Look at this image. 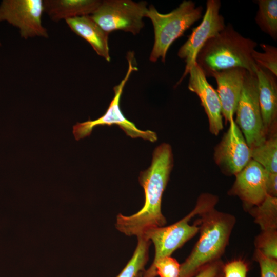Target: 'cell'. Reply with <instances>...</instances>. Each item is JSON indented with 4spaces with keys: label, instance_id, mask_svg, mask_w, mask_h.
I'll return each instance as SVG.
<instances>
[{
    "label": "cell",
    "instance_id": "cell-12",
    "mask_svg": "<svg viewBox=\"0 0 277 277\" xmlns=\"http://www.w3.org/2000/svg\"><path fill=\"white\" fill-rule=\"evenodd\" d=\"M267 174V170L251 159L234 175L235 180L228 194L238 196L246 209L260 205L267 195L266 187Z\"/></svg>",
    "mask_w": 277,
    "mask_h": 277
},
{
    "label": "cell",
    "instance_id": "cell-11",
    "mask_svg": "<svg viewBox=\"0 0 277 277\" xmlns=\"http://www.w3.org/2000/svg\"><path fill=\"white\" fill-rule=\"evenodd\" d=\"M220 143L215 147L213 159L221 172L235 175L251 160V150L234 119Z\"/></svg>",
    "mask_w": 277,
    "mask_h": 277
},
{
    "label": "cell",
    "instance_id": "cell-13",
    "mask_svg": "<svg viewBox=\"0 0 277 277\" xmlns=\"http://www.w3.org/2000/svg\"><path fill=\"white\" fill-rule=\"evenodd\" d=\"M188 89L199 97L207 116L210 132L217 136L223 129L222 107L218 94L208 83L203 71L195 62L189 74Z\"/></svg>",
    "mask_w": 277,
    "mask_h": 277
},
{
    "label": "cell",
    "instance_id": "cell-14",
    "mask_svg": "<svg viewBox=\"0 0 277 277\" xmlns=\"http://www.w3.org/2000/svg\"><path fill=\"white\" fill-rule=\"evenodd\" d=\"M247 71L244 68L235 67L214 72L210 76L216 82V91L226 124L234 119Z\"/></svg>",
    "mask_w": 277,
    "mask_h": 277
},
{
    "label": "cell",
    "instance_id": "cell-16",
    "mask_svg": "<svg viewBox=\"0 0 277 277\" xmlns=\"http://www.w3.org/2000/svg\"><path fill=\"white\" fill-rule=\"evenodd\" d=\"M70 29L86 40L99 56L111 60L108 46L109 33L103 30L90 15L65 20Z\"/></svg>",
    "mask_w": 277,
    "mask_h": 277
},
{
    "label": "cell",
    "instance_id": "cell-6",
    "mask_svg": "<svg viewBox=\"0 0 277 277\" xmlns=\"http://www.w3.org/2000/svg\"><path fill=\"white\" fill-rule=\"evenodd\" d=\"M128 68L124 78L118 85L113 88L114 95L105 113L95 120H89L83 123H77L73 127V134L76 140L89 136L93 129L99 126H111L116 125L122 129L127 136L132 138L141 137L151 142H155L157 140L156 133L153 131L142 130L138 129L135 125L129 121L121 111L120 103L124 88L130 76L133 71L137 70V68L133 64V54L129 52L127 55Z\"/></svg>",
    "mask_w": 277,
    "mask_h": 277
},
{
    "label": "cell",
    "instance_id": "cell-5",
    "mask_svg": "<svg viewBox=\"0 0 277 277\" xmlns=\"http://www.w3.org/2000/svg\"><path fill=\"white\" fill-rule=\"evenodd\" d=\"M219 201L217 195L203 193L198 197L195 206L187 215L177 222L167 226L152 228L143 236L152 242L154 246L153 266L160 259L171 256L174 251L199 232V227L194 223L189 224L190 220L205 210L215 206Z\"/></svg>",
    "mask_w": 277,
    "mask_h": 277
},
{
    "label": "cell",
    "instance_id": "cell-9",
    "mask_svg": "<svg viewBox=\"0 0 277 277\" xmlns=\"http://www.w3.org/2000/svg\"><path fill=\"white\" fill-rule=\"evenodd\" d=\"M205 13L200 24L192 29L187 40L179 49L177 55L185 63L184 72L176 84L178 85L189 74L196 62L198 53L205 44L218 35L226 27L224 17L220 14L221 2L219 0H208Z\"/></svg>",
    "mask_w": 277,
    "mask_h": 277
},
{
    "label": "cell",
    "instance_id": "cell-22",
    "mask_svg": "<svg viewBox=\"0 0 277 277\" xmlns=\"http://www.w3.org/2000/svg\"><path fill=\"white\" fill-rule=\"evenodd\" d=\"M143 277H179L180 264L171 256L159 260L154 265L150 266L141 272Z\"/></svg>",
    "mask_w": 277,
    "mask_h": 277
},
{
    "label": "cell",
    "instance_id": "cell-24",
    "mask_svg": "<svg viewBox=\"0 0 277 277\" xmlns=\"http://www.w3.org/2000/svg\"><path fill=\"white\" fill-rule=\"evenodd\" d=\"M264 51L259 52L254 50L252 57L257 66L265 68L277 76V48L264 43L260 44Z\"/></svg>",
    "mask_w": 277,
    "mask_h": 277
},
{
    "label": "cell",
    "instance_id": "cell-25",
    "mask_svg": "<svg viewBox=\"0 0 277 277\" xmlns=\"http://www.w3.org/2000/svg\"><path fill=\"white\" fill-rule=\"evenodd\" d=\"M254 255L260 266L261 277H277L276 259L268 258L257 250Z\"/></svg>",
    "mask_w": 277,
    "mask_h": 277
},
{
    "label": "cell",
    "instance_id": "cell-28",
    "mask_svg": "<svg viewBox=\"0 0 277 277\" xmlns=\"http://www.w3.org/2000/svg\"><path fill=\"white\" fill-rule=\"evenodd\" d=\"M266 187L267 195L277 197V173L268 172Z\"/></svg>",
    "mask_w": 277,
    "mask_h": 277
},
{
    "label": "cell",
    "instance_id": "cell-18",
    "mask_svg": "<svg viewBox=\"0 0 277 277\" xmlns=\"http://www.w3.org/2000/svg\"><path fill=\"white\" fill-rule=\"evenodd\" d=\"M250 150L251 159L268 172L277 173V134L267 137Z\"/></svg>",
    "mask_w": 277,
    "mask_h": 277
},
{
    "label": "cell",
    "instance_id": "cell-15",
    "mask_svg": "<svg viewBox=\"0 0 277 277\" xmlns=\"http://www.w3.org/2000/svg\"><path fill=\"white\" fill-rule=\"evenodd\" d=\"M259 100L263 125L267 137L277 134L276 76L268 70L257 66Z\"/></svg>",
    "mask_w": 277,
    "mask_h": 277
},
{
    "label": "cell",
    "instance_id": "cell-1",
    "mask_svg": "<svg viewBox=\"0 0 277 277\" xmlns=\"http://www.w3.org/2000/svg\"><path fill=\"white\" fill-rule=\"evenodd\" d=\"M171 146L163 143L155 148L150 166L138 177L145 193L143 207L129 216L117 214L115 226L127 236H143L149 229L164 226L167 221L161 210L162 199L173 167Z\"/></svg>",
    "mask_w": 277,
    "mask_h": 277
},
{
    "label": "cell",
    "instance_id": "cell-23",
    "mask_svg": "<svg viewBox=\"0 0 277 277\" xmlns=\"http://www.w3.org/2000/svg\"><path fill=\"white\" fill-rule=\"evenodd\" d=\"M254 244L255 250L268 258L277 259V229L261 230Z\"/></svg>",
    "mask_w": 277,
    "mask_h": 277
},
{
    "label": "cell",
    "instance_id": "cell-4",
    "mask_svg": "<svg viewBox=\"0 0 277 277\" xmlns=\"http://www.w3.org/2000/svg\"><path fill=\"white\" fill-rule=\"evenodd\" d=\"M203 10L202 6H196L191 0L183 1L176 8L166 14L160 13L150 5L145 13V17L152 22L154 29V41L149 60L155 62L161 58L165 63L171 45L202 17Z\"/></svg>",
    "mask_w": 277,
    "mask_h": 277
},
{
    "label": "cell",
    "instance_id": "cell-21",
    "mask_svg": "<svg viewBox=\"0 0 277 277\" xmlns=\"http://www.w3.org/2000/svg\"><path fill=\"white\" fill-rule=\"evenodd\" d=\"M137 239V245L132 257L116 277H136L145 270L149 260V248L151 242L144 236H138Z\"/></svg>",
    "mask_w": 277,
    "mask_h": 277
},
{
    "label": "cell",
    "instance_id": "cell-29",
    "mask_svg": "<svg viewBox=\"0 0 277 277\" xmlns=\"http://www.w3.org/2000/svg\"><path fill=\"white\" fill-rule=\"evenodd\" d=\"M1 45H2V44H1V41H0V46H1Z\"/></svg>",
    "mask_w": 277,
    "mask_h": 277
},
{
    "label": "cell",
    "instance_id": "cell-8",
    "mask_svg": "<svg viewBox=\"0 0 277 277\" xmlns=\"http://www.w3.org/2000/svg\"><path fill=\"white\" fill-rule=\"evenodd\" d=\"M235 113L234 121L250 149L266 140L255 72H247Z\"/></svg>",
    "mask_w": 277,
    "mask_h": 277
},
{
    "label": "cell",
    "instance_id": "cell-7",
    "mask_svg": "<svg viewBox=\"0 0 277 277\" xmlns=\"http://www.w3.org/2000/svg\"><path fill=\"white\" fill-rule=\"evenodd\" d=\"M147 3L131 0H105L91 18L105 32L121 30L135 35L144 27Z\"/></svg>",
    "mask_w": 277,
    "mask_h": 277
},
{
    "label": "cell",
    "instance_id": "cell-20",
    "mask_svg": "<svg viewBox=\"0 0 277 277\" xmlns=\"http://www.w3.org/2000/svg\"><path fill=\"white\" fill-rule=\"evenodd\" d=\"M255 21L261 30L273 40L277 39V1L258 0Z\"/></svg>",
    "mask_w": 277,
    "mask_h": 277
},
{
    "label": "cell",
    "instance_id": "cell-26",
    "mask_svg": "<svg viewBox=\"0 0 277 277\" xmlns=\"http://www.w3.org/2000/svg\"><path fill=\"white\" fill-rule=\"evenodd\" d=\"M248 266L242 259H235L224 265V277H247Z\"/></svg>",
    "mask_w": 277,
    "mask_h": 277
},
{
    "label": "cell",
    "instance_id": "cell-19",
    "mask_svg": "<svg viewBox=\"0 0 277 277\" xmlns=\"http://www.w3.org/2000/svg\"><path fill=\"white\" fill-rule=\"evenodd\" d=\"M247 209L261 230L277 229V197L267 195L260 205Z\"/></svg>",
    "mask_w": 277,
    "mask_h": 277
},
{
    "label": "cell",
    "instance_id": "cell-10",
    "mask_svg": "<svg viewBox=\"0 0 277 277\" xmlns=\"http://www.w3.org/2000/svg\"><path fill=\"white\" fill-rule=\"evenodd\" d=\"M44 13L43 0H3L0 4V22L17 28L25 39L48 37V30L42 24Z\"/></svg>",
    "mask_w": 277,
    "mask_h": 277
},
{
    "label": "cell",
    "instance_id": "cell-3",
    "mask_svg": "<svg viewBox=\"0 0 277 277\" xmlns=\"http://www.w3.org/2000/svg\"><path fill=\"white\" fill-rule=\"evenodd\" d=\"M257 45L256 42L243 36L228 24L205 44L197 54L196 63L206 77L214 72L235 67L255 72L257 65L252 53Z\"/></svg>",
    "mask_w": 277,
    "mask_h": 277
},
{
    "label": "cell",
    "instance_id": "cell-17",
    "mask_svg": "<svg viewBox=\"0 0 277 277\" xmlns=\"http://www.w3.org/2000/svg\"><path fill=\"white\" fill-rule=\"evenodd\" d=\"M101 2L99 0H43L44 13L50 19L57 22L91 15Z\"/></svg>",
    "mask_w": 277,
    "mask_h": 277
},
{
    "label": "cell",
    "instance_id": "cell-27",
    "mask_svg": "<svg viewBox=\"0 0 277 277\" xmlns=\"http://www.w3.org/2000/svg\"><path fill=\"white\" fill-rule=\"evenodd\" d=\"M224 265L221 260L212 262L205 266L193 277H224ZM136 277H143L141 272Z\"/></svg>",
    "mask_w": 277,
    "mask_h": 277
},
{
    "label": "cell",
    "instance_id": "cell-2",
    "mask_svg": "<svg viewBox=\"0 0 277 277\" xmlns=\"http://www.w3.org/2000/svg\"><path fill=\"white\" fill-rule=\"evenodd\" d=\"M195 221L200 237L186 259L180 264L179 277H193L205 266L221 260L229 244L235 217L215 207L200 214Z\"/></svg>",
    "mask_w": 277,
    "mask_h": 277
}]
</instances>
